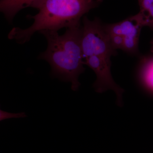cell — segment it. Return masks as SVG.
Returning <instances> with one entry per match:
<instances>
[{"instance_id":"obj_7","label":"cell","mask_w":153,"mask_h":153,"mask_svg":"<svg viewBox=\"0 0 153 153\" xmlns=\"http://www.w3.org/2000/svg\"><path fill=\"white\" fill-rule=\"evenodd\" d=\"M140 76L144 85L153 93V57L143 60Z\"/></svg>"},{"instance_id":"obj_9","label":"cell","mask_w":153,"mask_h":153,"mask_svg":"<svg viewBox=\"0 0 153 153\" xmlns=\"http://www.w3.org/2000/svg\"><path fill=\"white\" fill-rule=\"evenodd\" d=\"M27 116L25 112L18 113H12L0 110V120L2 121L4 120L11 118L25 117Z\"/></svg>"},{"instance_id":"obj_10","label":"cell","mask_w":153,"mask_h":153,"mask_svg":"<svg viewBox=\"0 0 153 153\" xmlns=\"http://www.w3.org/2000/svg\"><path fill=\"white\" fill-rule=\"evenodd\" d=\"M140 7L141 14L146 13L151 7L153 5V0H138Z\"/></svg>"},{"instance_id":"obj_11","label":"cell","mask_w":153,"mask_h":153,"mask_svg":"<svg viewBox=\"0 0 153 153\" xmlns=\"http://www.w3.org/2000/svg\"><path fill=\"white\" fill-rule=\"evenodd\" d=\"M151 52H153V38L151 42Z\"/></svg>"},{"instance_id":"obj_5","label":"cell","mask_w":153,"mask_h":153,"mask_svg":"<svg viewBox=\"0 0 153 153\" xmlns=\"http://www.w3.org/2000/svg\"><path fill=\"white\" fill-rule=\"evenodd\" d=\"M143 26L133 16L117 23L103 25L104 30L109 35H119L124 38H139Z\"/></svg>"},{"instance_id":"obj_3","label":"cell","mask_w":153,"mask_h":153,"mask_svg":"<svg viewBox=\"0 0 153 153\" xmlns=\"http://www.w3.org/2000/svg\"><path fill=\"white\" fill-rule=\"evenodd\" d=\"M82 22L81 44L84 59L93 56L111 58L117 54L116 49L111 44L109 35L98 18L90 20L84 16Z\"/></svg>"},{"instance_id":"obj_6","label":"cell","mask_w":153,"mask_h":153,"mask_svg":"<svg viewBox=\"0 0 153 153\" xmlns=\"http://www.w3.org/2000/svg\"><path fill=\"white\" fill-rule=\"evenodd\" d=\"M43 0H1L0 11L8 22L12 23L21 10L26 8H36Z\"/></svg>"},{"instance_id":"obj_2","label":"cell","mask_w":153,"mask_h":153,"mask_svg":"<svg viewBox=\"0 0 153 153\" xmlns=\"http://www.w3.org/2000/svg\"><path fill=\"white\" fill-rule=\"evenodd\" d=\"M103 0H43L36 9L38 13L28 16L34 20L29 27H14L9 33V39L23 44L30 41L36 32L43 30L58 31L81 25V19L91 10L98 7Z\"/></svg>"},{"instance_id":"obj_1","label":"cell","mask_w":153,"mask_h":153,"mask_svg":"<svg viewBox=\"0 0 153 153\" xmlns=\"http://www.w3.org/2000/svg\"><path fill=\"white\" fill-rule=\"evenodd\" d=\"M39 33L47 39V47L38 58L50 64L53 77L63 82H71V89L78 90L80 85L79 76L85 69L81 44V25L67 28L62 35L52 30H43Z\"/></svg>"},{"instance_id":"obj_8","label":"cell","mask_w":153,"mask_h":153,"mask_svg":"<svg viewBox=\"0 0 153 153\" xmlns=\"http://www.w3.org/2000/svg\"><path fill=\"white\" fill-rule=\"evenodd\" d=\"M113 47L115 49H123L124 38L119 35H109Z\"/></svg>"},{"instance_id":"obj_4","label":"cell","mask_w":153,"mask_h":153,"mask_svg":"<svg viewBox=\"0 0 153 153\" xmlns=\"http://www.w3.org/2000/svg\"><path fill=\"white\" fill-rule=\"evenodd\" d=\"M84 64L92 69L96 75V80L93 84L96 92L102 93L108 89L113 90L117 97V105L121 106L124 90L117 85L113 79L111 71L110 57L91 56L84 59Z\"/></svg>"}]
</instances>
